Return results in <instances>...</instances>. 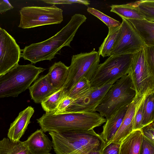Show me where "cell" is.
<instances>
[{
  "label": "cell",
  "instance_id": "obj_30",
  "mask_svg": "<svg viewBox=\"0 0 154 154\" xmlns=\"http://www.w3.org/2000/svg\"><path fill=\"white\" fill-rule=\"evenodd\" d=\"M139 154H154V143L143 135Z\"/></svg>",
  "mask_w": 154,
  "mask_h": 154
},
{
  "label": "cell",
  "instance_id": "obj_31",
  "mask_svg": "<svg viewBox=\"0 0 154 154\" xmlns=\"http://www.w3.org/2000/svg\"><path fill=\"white\" fill-rule=\"evenodd\" d=\"M143 103L139 108L134 117L133 120V131L141 130L143 128L142 118Z\"/></svg>",
  "mask_w": 154,
  "mask_h": 154
},
{
  "label": "cell",
  "instance_id": "obj_21",
  "mask_svg": "<svg viewBox=\"0 0 154 154\" xmlns=\"http://www.w3.org/2000/svg\"><path fill=\"white\" fill-rule=\"evenodd\" d=\"M121 26L108 28V35L99 48L100 56L104 57L111 55L119 38Z\"/></svg>",
  "mask_w": 154,
  "mask_h": 154
},
{
  "label": "cell",
  "instance_id": "obj_24",
  "mask_svg": "<svg viewBox=\"0 0 154 154\" xmlns=\"http://www.w3.org/2000/svg\"><path fill=\"white\" fill-rule=\"evenodd\" d=\"M66 93L63 88L42 101L41 103V106L46 113H54Z\"/></svg>",
  "mask_w": 154,
  "mask_h": 154
},
{
  "label": "cell",
  "instance_id": "obj_20",
  "mask_svg": "<svg viewBox=\"0 0 154 154\" xmlns=\"http://www.w3.org/2000/svg\"><path fill=\"white\" fill-rule=\"evenodd\" d=\"M143 136L141 130L132 132L121 142L119 154H139Z\"/></svg>",
  "mask_w": 154,
  "mask_h": 154
},
{
  "label": "cell",
  "instance_id": "obj_32",
  "mask_svg": "<svg viewBox=\"0 0 154 154\" xmlns=\"http://www.w3.org/2000/svg\"><path fill=\"white\" fill-rule=\"evenodd\" d=\"M120 143L111 141L106 143L101 154H119Z\"/></svg>",
  "mask_w": 154,
  "mask_h": 154
},
{
  "label": "cell",
  "instance_id": "obj_23",
  "mask_svg": "<svg viewBox=\"0 0 154 154\" xmlns=\"http://www.w3.org/2000/svg\"><path fill=\"white\" fill-rule=\"evenodd\" d=\"M110 11L115 13L122 18L126 20L145 19L133 3L125 4L113 5L110 6Z\"/></svg>",
  "mask_w": 154,
  "mask_h": 154
},
{
  "label": "cell",
  "instance_id": "obj_18",
  "mask_svg": "<svg viewBox=\"0 0 154 154\" xmlns=\"http://www.w3.org/2000/svg\"><path fill=\"white\" fill-rule=\"evenodd\" d=\"M69 66L61 61L55 62L49 69L47 73L49 82L57 90L63 88L67 80Z\"/></svg>",
  "mask_w": 154,
  "mask_h": 154
},
{
  "label": "cell",
  "instance_id": "obj_16",
  "mask_svg": "<svg viewBox=\"0 0 154 154\" xmlns=\"http://www.w3.org/2000/svg\"><path fill=\"white\" fill-rule=\"evenodd\" d=\"M29 89L31 99L35 103H41L58 91L50 83L47 74L38 78Z\"/></svg>",
  "mask_w": 154,
  "mask_h": 154
},
{
  "label": "cell",
  "instance_id": "obj_36",
  "mask_svg": "<svg viewBox=\"0 0 154 154\" xmlns=\"http://www.w3.org/2000/svg\"><path fill=\"white\" fill-rule=\"evenodd\" d=\"M14 7L7 0H0V13L2 14L13 9Z\"/></svg>",
  "mask_w": 154,
  "mask_h": 154
},
{
  "label": "cell",
  "instance_id": "obj_13",
  "mask_svg": "<svg viewBox=\"0 0 154 154\" xmlns=\"http://www.w3.org/2000/svg\"><path fill=\"white\" fill-rule=\"evenodd\" d=\"M147 96L135 95L132 101L128 106L122 124L112 142L121 143L124 138L133 131V120L135 114Z\"/></svg>",
  "mask_w": 154,
  "mask_h": 154
},
{
  "label": "cell",
  "instance_id": "obj_19",
  "mask_svg": "<svg viewBox=\"0 0 154 154\" xmlns=\"http://www.w3.org/2000/svg\"><path fill=\"white\" fill-rule=\"evenodd\" d=\"M127 20L132 25L145 45L154 46V22L146 19Z\"/></svg>",
  "mask_w": 154,
  "mask_h": 154
},
{
  "label": "cell",
  "instance_id": "obj_34",
  "mask_svg": "<svg viewBox=\"0 0 154 154\" xmlns=\"http://www.w3.org/2000/svg\"><path fill=\"white\" fill-rule=\"evenodd\" d=\"M41 1L50 4H71L74 3H77L83 4L86 6L89 5L90 1L88 0H43Z\"/></svg>",
  "mask_w": 154,
  "mask_h": 154
},
{
  "label": "cell",
  "instance_id": "obj_14",
  "mask_svg": "<svg viewBox=\"0 0 154 154\" xmlns=\"http://www.w3.org/2000/svg\"><path fill=\"white\" fill-rule=\"evenodd\" d=\"M34 112V108L31 106H28L20 112L10 125L8 134V138L14 141L20 140L30 123V119Z\"/></svg>",
  "mask_w": 154,
  "mask_h": 154
},
{
  "label": "cell",
  "instance_id": "obj_29",
  "mask_svg": "<svg viewBox=\"0 0 154 154\" xmlns=\"http://www.w3.org/2000/svg\"><path fill=\"white\" fill-rule=\"evenodd\" d=\"M143 48L146 61L150 70L154 73V46L145 45Z\"/></svg>",
  "mask_w": 154,
  "mask_h": 154
},
{
  "label": "cell",
  "instance_id": "obj_22",
  "mask_svg": "<svg viewBox=\"0 0 154 154\" xmlns=\"http://www.w3.org/2000/svg\"><path fill=\"white\" fill-rule=\"evenodd\" d=\"M0 154H32L24 141L4 138L0 141Z\"/></svg>",
  "mask_w": 154,
  "mask_h": 154
},
{
  "label": "cell",
  "instance_id": "obj_11",
  "mask_svg": "<svg viewBox=\"0 0 154 154\" xmlns=\"http://www.w3.org/2000/svg\"><path fill=\"white\" fill-rule=\"evenodd\" d=\"M21 51L15 39L0 27V75L18 64Z\"/></svg>",
  "mask_w": 154,
  "mask_h": 154
},
{
  "label": "cell",
  "instance_id": "obj_33",
  "mask_svg": "<svg viewBox=\"0 0 154 154\" xmlns=\"http://www.w3.org/2000/svg\"><path fill=\"white\" fill-rule=\"evenodd\" d=\"M74 100L66 95L59 103L54 114H58L64 112L73 102Z\"/></svg>",
  "mask_w": 154,
  "mask_h": 154
},
{
  "label": "cell",
  "instance_id": "obj_27",
  "mask_svg": "<svg viewBox=\"0 0 154 154\" xmlns=\"http://www.w3.org/2000/svg\"><path fill=\"white\" fill-rule=\"evenodd\" d=\"M91 87L89 81L83 77L66 93V95L75 100L81 96Z\"/></svg>",
  "mask_w": 154,
  "mask_h": 154
},
{
  "label": "cell",
  "instance_id": "obj_4",
  "mask_svg": "<svg viewBox=\"0 0 154 154\" xmlns=\"http://www.w3.org/2000/svg\"><path fill=\"white\" fill-rule=\"evenodd\" d=\"M46 69L32 64L16 65L5 73L0 75V98L17 97L29 89Z\"/></svg>",
  "mask_w": 154,
  "mask_h": 154
},
{
  "label": "cell",
  "instance_id": "obj_1",
  "mask_svg": "<svg viewBox=\"0 0 154 154\" xmlns=\"http://www.w3.org/2000/svg\"><path fill=\"white\" fill-rule=\"evenodd\" d=\"M87 19L85 15L76 14L66 25L55 35L44 41L26 46L21 50V57L31 64L45 60L51 61L65 46L70 44L78 30Z\"/></svg>",
  "mask_w": 154,
  "mask_h": 154
},
{
  "label": "cell",
  "instance_id": "obj_9",
  "mask_svg": "<svg viewBox=\"0 0 154 154\" xmlns=\"http://www.w3.org/2000/svg\"><path fill=\"white\" fill-rule=\"evenodd\" d=\"M136 95H149L154 93V73L146 61L143 48L133 54L128 74Z\"/></svg>",
  "mask_w": 154,
  "mask_h": 154
},
{
  "label": "cell",
  "instance_id": "obj_25",
  "mask_svg": "<svg viewBox=\"0 0 154 154\" xmlns=\"http://www.w3.org/2000/svg\"><path fill=\"white\" fill-rule=\"evenodd\" d=\"M154 93H153L146 97L143 104V128L154 122Z\"/></svg>",
  "mask_w": 154,
  "mask_h": 154
},
{
  "label": "cell",
  "instance_id": "obj_35",
  "mask_svg": "<svg viewBox=\"0 0 154 154\" xmlns=\"http://www.w3.org/2000/svg\"><path fill=\"white\" fill-rule=\"evenodd\" d=\"M143 135L154 143V122L144 127L141 129Z\"/></svg>",
  "mask_w": 154,
  "mask_h": 154
},
{
  "label": "cell",
  "instance_id": "obj_17",
  "mask_svg": "<svg viewBox=\"0 0 154 154\" xmlns=\"http://www.w3.org/2000/svg\"><path fill=\"white\" fill-rule=\"evenodd\" d=\"M128 106H125L121 108L106 119V123L103 127V131L100 134L106 143L112 140L122 124Z\"/></svg>",
  "mask_w": 154,
  "mask_h": 154
},
{
  "label": "cell",
  "instance_id": "obj_15",
  "mask_svg": "<svg viewBox=\"0 0 154 154\" xmlns=\"http://www.w3.org/2000/svg\"><path fill=\"white\" fill-rule=\"evenodd\" d=\"M40 129L37 130L24 141L32 154H44L49 152L53 143Z\"/></svg>",
  "mask_w": 154,
  "mask_h": 154
},
{
  "label": "cell",
  "instance_id": "obj_3",
  "mask_svg": "<svg viewBox=\"0 0 154 154\" xmlns=\"http://www.w3.org/2000/svg\"><path fill=\"white\" fill-rule=\"evenodd\" d=\"M37 121L45 132L89 130L101 126L106 119L96 112H65L58 114L45 113Z\"/></svg>",
  "mask_w": 154,
  "mask_h": 154
},
{
  "label": "cell",
  "instance_id": "obj_28",
  "mask_svg": "<svg viewBox=\"0 0 154 154\" xmlns=\"http://www.w3.org/2000/svg\"><path fill=\"white\" fill-rule=\"evenodd\" d=\"M87 11L102 21L108 28L118 26L121 25V23L119 21L107 16L94 8L89 7L87 9Z\"/></svg>",
  "mask_w": 154,
  "mask_h": 154
},
{
  "label": "cell",
  "instance_id": "obj_6",
  "mask_svg": "<svg viewBox=\"0 0 154 154\" xmlns=\"http://www.w3.org/2000/svg\"><path fill=\"white\" fill-rule=\"evenodd\" d=\"M133 54L112 55L99 64L90 81L91 87H98L108 84L112 85L128 75Z\"/></svg>",
  "mask_w": 154,
  "mask_h": 154
},
{
  "label": "cell",
  "instance_id": "obj_2",
  "mask_svg": "<svg viewBox=\"0 0 154 154\" xmlns=\"http://www.w3.org/2000/svg\"><path fill=\"white\" fill-rule=\"evenodd\" d=\"M49 134L57 154H75L81 152L101 153L106 143L94 129L51 131Z\"/></svg>",
  "mask_w": 154,
  "mask_h": 154
},
{
  "label": "cell",
  "instance_id": "obj_10",
  "mask_svg": "<svg viewBox=\"0 0 154 154\" xmlns=\"http://www.w3.org/2000/svg\"><path fill=\"white\" fill-rule=\"evenodd\" d=\"M145 45L131 24L122 18L119 38L111 55L133 54L143 48Z\"/></svg>",
  "mask_w": 154,
  "mask_h": 154
},
{
  "label": "cell",
  "instance_id": "obj_7",
  "mask_svg": "<svg viewBox=\"0 0 154 154\" xmlns=\"http://www.w3.org/2000/svg\"><path fill=\"white\" fill-rule=\"evenodd\" d=\"M19 12L18 27L22 29L59 24L63 20V10L54 5L50 6L25 7Z\"/></svg>",
  "mask_w": 154,
  "mask_h": 154
},
{
  "label": "cell",
  "instance_id": "obj_37",
  "mask_svg": "<svg viewBox=\"0 0 154 154\" xmlns=\"http://www.w3.org/2000/svg\"><path fill=\"white\" fill-rule=\"evenodd\" d=\"M44 154H51L49 152H47V153H45Z\"/></svg>",
  "mask_w": 154,
  "mask_h": 154
},
{
  "label": "cell",
  "instance_id": "obj_26",
  "mask_svg": "<svg viewBox=\"0 0 154 154\" xmlns=\"http://www.w3.org/2000/svg\"><path fill=\"white\" fill-rule=\"evenodd\" d=\"M139 12L143 15L146 20L154 22V1L144 0L133 2Z\"/></svg>",
  "mask_w": 154,
  "mask_h": 154
},
{
  "label": "cell",
  "instance_id": "obj_5",
  "mask_svg": "<svg viewBox=\"0 0 154 154\" xmlns=\"http://www.w3.org/2000/svg\"><path fill=\"white\" fill-rule=\"evenodd\" d=\"M136 92L128 74L119 79L107 91L95 111L108 119L117 110L128 106L134 100Z\"/></svg>",
  "mask_w": 154,
  "mask_h": 154
},
{
  "label": "cell",
  "instance_id": "obj_12",
  "mask_svg": "<svg viewBox=\"0 0 154 154\" xmlns=\"http://www.w3.org/2000/svg\"><path fill=\"white\" fill-rule=\"evenodd\" d=\"M112 85L91 87L79 97L74 100L65 112H94Z\"/></svg>",
  "mask_w": 154,
  "mask_h": 154
},
{
  "label": "cell",
  "instance_id": "obj_8",
  "mask_svg": "<svg viewBox=\"0 0 154 154\" xmlns=\"http://www.w3.org/2000/svg\"><path fill=\"white\" fill-rule=\"evenodd\" d=\"M100 59V56L94 48L89 52L72 56L67 79L63 87L66 93L82 78L90 81L99 64Z\"/></svg>",
  "mask_w": 154,
  "mask_h": 154
}]
</instances>
